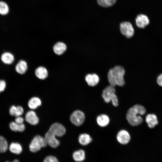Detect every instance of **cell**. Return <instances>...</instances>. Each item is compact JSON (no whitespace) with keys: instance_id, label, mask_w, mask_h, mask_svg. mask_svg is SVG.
Here are the masks:
<instances>
[{"instance_id":"20","label":"cell","mask_w":162,"mask_h":162,"mask_svg":"<svg viewBox=\"0 0 162 162\" xmlns=\"http://www.w3.org/2000/svg\"><path fill=\"white\" fill-rule=\"evenodd\" d=\"M1 59L2 62L5 64H10L14 62V57L10 53L5 52L2 55Z\"/></svg>"},{"instance_id":"5","label":"cell","mask_w":162,"mask_h":162,"mask_svg":"<svg viewBox=\"0 0 162 162\" xmlns=\"http://www.w3.org/2000/svg\"><path fill=\"white\" fill-rule=\"evenodd\" d=\"M119 30L121 34L127 38H131L135 33V29L129 22L124 21L119 25Z\"/></svg>"},{"instance_id":"12","label":"cell","mask_w":162,"mask_h":162,"mask_svg":"<svg viewBox=\"0 0 162 162\" xmlns=\"http://www.w3.org/2000/svg\"><path fill=\"white\" fill-rule=\"evenodd\" d=\"M26 121L32 125H36L39 122L38 118L34 112L31 110L28 112L26 115Z\"/></svg>"},{"instance_id":"28","label":"cell","mask_w":162,"mask_h":162,"mask_svg":"<svg viewBox=\"0 0 162 162\" xmlns=\"http://www.w3.org/2000/svg\"><path fill=\"white\" fill-rule=\"evenodd\" d=\"M16 107V112L15 116L18 117L22 115L23 113V109L21 106H18Z\"/></svg>"},{"instance_id":"1","label":"cell","mask_w":162,"mask_h":162,"mask_svg":"<svg viewBox=\"0 0 162 162\" xmlns=\"http://www.w3.org/2000/svg\"><path fill=\"white\" fill-rule=\"evenodd\" d=\"M125 69L121 65H116L110 69L107 75L109 84L114 87L123 86L125 84Z\"/></svg>"},{"instance_id":"24","label":"cell","mask_w":162,"mask_h":162,"mask_svg":"<svg viewBox=\"0 0 162 162\" xmlns=\"http://www.w3.org/2000/svg\"><path fill=\"white\" fill-rule=\"evenodd\" d=\"M117 0H97L98 4L104 7H109L112 6Z\"/></svg>"},{"instance_id":"14","label":"cell","mask_w":162,"mask_h":162,"mask_svg":"<svg viewBox=\"0 0 162 162\" xmlns=\"http://www.w3.org/2000/svg\"><path fill=\"white\" fill-rule=\"evenodd\" d=\"M96 121L98 124L101 127H105L110 122V119L107 116L102 114L99 115L97 118Z\"/></svg>"},{"instance_id":"3","label":"cell","mask_w":162,"mask_h":162,"mask_svg":"<svg viewBox=\"0 0 162 162\" xmlns=\"http://www.w3.org/2000/svg\"><path fill=\"white\" fill-rule=\"evenodd\" d=\"M116 91L115 87L109 85L103 90L102 96L105 102L109 103L111 101L113 105L116 107L118 106V101Z\"/></svg>"},{"instance_id":"11","label":"cell","mask_w":162,"mask_h":162,"mask_svg":"<svg viewBox=\"0 0 162 162\" xmlns=\"http://www.w3.org/2000/svg\"><path fill=\"white\" fill-rule=\"evenodd\" d=\"M117 139L120 144L125 145L128 144L130 139V137L128 132L124 130L119 131L117 134Z\"/></svg>"},{"instance_id":"22","label":"cell","mask_w":162,"mask_h":162,"mask_svg":"<svg viewBox=\"0 0 162 162\" xmlns=\"http://www.w3.org/2000/svg\"><path fill=\"white\" fill-rule=\"evenodd\" d=\"M10 129L14 131L23 132L25 129V125L23 123L18 124L15 122H11L9 125Z\"/></svg>"},{"instance_id":"4","label":"cell","mask_w":162,"mask_h":162,"mask_svg":"<svg viewBox=\"0 0 162 162\" xmlns=\"http://www.w3.org/2000/svg\"><path fill=\"white\" fill-rule=\"evenodd\" d=\"M47 145L45 137L37 135L32 140L29 145V148L31 152H36L39 151L41 148L46 147Z\"/></svg>"},{"instance_id":"30","label":"cell","mask_w":162,"mask_h":162,"mask_svg":"<svg viewBox=\"0 0 162 162\" xmlns=\"http://www.w3.org/2000/svg\"><path fill=\"white\" fill-rule=\"evenodd\" d=\"M6 87V83L4 81L0 80V93L3 91Z\"/></svg>"},{"instance_id":"17","label":"cell","mask_w":162,"mask_h":162,"mask_svg":"<svg viewBox=\"0 0 162 162\" xmlns=\"http://www.w3.org/2000/svg\"><path fill=\"white\" fill-rule=\"evenodd\" d=\"M72 156L75 161L78 162H82L85 158V151L82 149L75 151L73 153Z\"/></svg>"},{"instance_id":"33","label":"cell","mask_w":162,"mask_h":162,"mask_svg":"<svg viewBox=\"0 0 162 162\" xmlns=\"http://www.w3.org/2000/svg\"><path fill=\"white\" fill-rule=\"evenodd\" d=\"M6 162H9V161H6ZM13 162H19V160L17 159H15L13 161Z\"/></svg>"},{"instance_id":"15","label":"cell","mask_w":162,"mask_h":162,"mask_svg":"<svg viewBox=\"0 0 162 162\" xmlns=\"http://www.w3.org/2000/svg\"><path fill=\"white\" fill-rule=\"evenodd\" d=\"M67 48L66 45L62 42H58L53 47L55 53L58 55H61L66 51Z\"/></svg>"},{"instance_id":"26","label":"cell","mask_w":162,"mask_h":162,"mask_svg":"<svg viewBox=\"0 0 162 162\" xmlns=\"http://www.w3.org/2000/svg\"><path fill=\"white\" fill-rule=\"evenodd\" d=\"M9 11V8L8 5L5 2H0V14L2 15L7 14Z\"/></svg>"},{"instance_id":"18","label":"cell","mask_w":162,"mask_h":162,"mask_svg":"<svg viewBox=\"0 0 162 162\" xmlns=\"http://www.w3.org/2000/svg\"><path fill=\"white\" fill-rule=\"evenodd\" d=\"M27 69L26 62L24 61L21 60L17 64L15 67L16 72L20 74H23L26 71Z\"/></svg>"},{"instance_id":"7","label":"cell","mask_w":162,"mask_h":162,"mask_svg":"<svg viewBox=\"0 0 162 162\" xmlns=\"http://www.w3.org/2000/svg\"><path fill=\"white\" fill-rule=\"evenodd\" d=\"M49 130L56 136L61 137L65 134L66 130L64 127L58 123L53 124L50 127Z\"/></svg>"},{"instance_id":"29","label":"cell","mask_w":162,"mask_h":162,"mask_svg":"<svg viewBox=\"0 0 162 162\" xmlns=\"http://www.w3.org/2000/svg\"><path fill=\"white\" fill-rule=\"evenodd\" d=\"M16 107L14 106H12L10 108L9 113L10 115L15 116L16 112Z\"/></svg>"},{"instance_id":"23","label":"cell","mask_w":162,"mask_h":162,"mask_svg":"<svg viewBox=\"0 0 162 162\" xmlns=\"http://www.w3.org/2000/svg\"><path fill=\"white\" fill-rule=\"evenodd\" d=\"M9 150L12 153L16 154H19L22 151L21 145L18 143L12 142L9 146Z\"/></svg>"},{"instance_id":"6","label":"cell","mask_w":162,"mask_h":162,"mask_svg":"<svg viewBox=\"0 0 162 162\" xmlns=\"http://www.w3.org/2000/svg\"><path fill=\"white\" fill-rule=\"evenodd\" d=\"M71 122L74 125L79 126L84 122L85 116L81 111L77 110L74 111L71 115L70 117Z\"/></svg>"},{"instance_id":"13","label":"cell","mask_w":162,"mask_h":162,"mask_svg":"<svg viewBox=\"0 0 162 162\" xmlns=\"http://www.w3.org/2000/svg\"><path fill=\"white\" fill-rule=\"evenodd\" d=\"M146 121L150 128H153L158 124L156 116L154 114H149L147 115L146 117Z\"/></svg>"},{"instance_id":"19","label":"cell","mask_w":162,"mask_h":162,"mask_svg":"<svg viewBox=\"0 0 162 162\" xmlns=\"http://www.w3.org/2000/svg\"><path fill=\"white\" fill-rule=\"evenodd\" d=\"M78 140L80 144L83 146H86L91 142L92 138L89 134H82L79 136Z\"/></svg>"},{"instance_id":"9","label":"cell","mask_w":162,"mask_h":162,"mask_svg":"<svg viewBox=\"0 0 162 162\" xmlns=\"http://www.w3.org/2000/svg\"><path fill=\"white\" fill-rule=\"evenodd\" d=\"M85 79L88 85L92 87L96 86L100 81L99 76L94 73L86 74L85 76Z\"/></svg>"},{"instance_id":"21","label":"cell","mask_w":162,"mask_h":162,"mask_svg":"<svg viewBox=\"0 0 162 162\" xmlns=\"http://www.w3.org/2000/svg\"><path fill=\"white\" fill-rule=\"evenodd\" d=\"M41 102L38 98L34 97L31 98L28 101V106L31 109L34 110L40 106Z\"/></svg>"},{"instance_id":"2","label":"cell","mask_w":162,"mask_h":162,"mask_svg":"<svg viewBox=\"0 0 162 162\" xmlns=\"http://www.w3.org/2000/svg\"><path fill=\"white\" fill-rule=\"evenodd\" d=\"M146 112V110L143 106L136 104L128 110L126 115V118L131 125L137 126L142 123L143 119L141 116L143 115Z\"/></svg>"},{"instance_id":"31","label":"cell","mask_w":162,"mask_h":162,"mask_svg":"<svg viewBox=\"0 0 162 162\" xmlns=\"http://www.w3.org/2000/svg\"><path fill=\"white\" fill-rule=\"evenodd\" d=\"M23 122V118L20 116L16 117V118L15 119V122L19 124H22Z\"/></svg>"},{"instance_id":"16","label":"cell","mask_w":162,"mask_h":162,"mask_svg":"<svg viewBox=\"0 0 162 162\" xmlns=\"http://www.w3.org/2000/svg\"><path fill=\"white\" fill-rule=\"evenodd\" d=\"M35 73L37 77L41 80L45 79L48 75L46 69L43 67H38L36 69Z\"/></svg>"},{"instance_id":"27","label":"cell","mask_w":162,"mask_h":162,"mask_svg":"<svg viewBox=\"0 0 162 162\" xmlns=\"http://www.w3.org/2000/svg\"><path fill=\"white\" fill-rule=\"evenodd\" d=\"M43 162H59L57 158L55 156L50 155L46 157Z\"/></svg>"},{"instance_id":"32","label":"cell","mask_w":162,"mask_h":162,"mask_svg":"<svg viewBox=\"0 0 162 162\" xmlns=\"http://www.w3.org/2000/svg\"><path fill=\"white\" fill-rule=\"evenodd\" d=\"M157 81L158 84L162 87V74H160L158 76Z\"/></svg>"},{"instance_id":"10","label":"cell","mask_w":162,"mask_h":162,"mask_svg":"<svg viewBox=\"0 0 162 162\" xmlns=\"http://www.w3.org/2000/svg\"><path fill=\"white\" fill-rule=\"evenodd\" d=\"M136 26L140 28H144L149 23V20L148 17L143 14L138 15L136 19Z\"/></svg>"},{"instance_id":"25","label":"cell","mask_w":162,"mask_h":162,"mask_svg":"<svg viewBox=\"0 0 162 162\" xmlns=\"http://www.w3.org/2000/svg\"><path fill=\"white\" fill-rule=\"evenodd\" d=\"M8 148V144L7 141L2 136L0 135V152H5Z\"/></svg>"},{"instance_id":"8","label":"cell","mask_w":162,"mask_h":162,"mask_svg":"<svg viewBox=\"0 0 162 162\" xmlns=\"http://www.w3.org/2000/svg\"><path fill=\"white\" fill-rule=\"evenodd\" d=\"M44 137L47 144L53 148H56L59 145V141L56 136L49 130L46 133Z\"/></svg>"}]
</instances>
